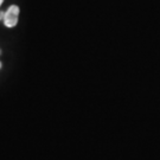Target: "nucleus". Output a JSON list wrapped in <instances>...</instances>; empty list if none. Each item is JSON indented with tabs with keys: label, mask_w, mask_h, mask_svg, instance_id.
<instances>
[{
	"label": "nucleus",
	"mask_w": 160,
	"mask_h": 160,
	"mask_svg": "<svg viewBox=\"0 0 160 160\" xmlns=\"http://www.w3.org/2000/svg\"><path fill=\"white\" fill-rule=\"evenodd\" d=\"M4 17H5V13L0 12V20H1V19H4Z\"/></svg>",
	"instance_id": "2"
},
{
	"label": "nucleus",
	"mask_w": 160,
	"mask_h": 160,
	"mask_svg": "<svg viewBox=\"0 0 160 160\" xmlns=\"http://www.w3.org/2000/svg\"><path fill=\"white\" fill-rule=\"evenodd\" d=\"M18 16H19V7L18 6H11L7 12L5 13V17H4V20H5V25L7 28H13L16 26V24L18 22Z\"/></svg>",
	"instance_id": "1"
},
{
	"label": "nucleus",
	"mask_w": 160,
	"mask_h": 160,
	"mask_svg": "<svg viewBox=\"0 0 160 160\" xmlns=\"http://www.w3.org/2000/svg\"><path fill=\"white\" fill-rule=\"evenodd\" d=\"M0 68H1V63H0Z\"/></svg>",
	"instance_id": "4"
},
{
	"label": "nucleus",
	"mask_w": 160,
	"mask_h": 160,
	"mask_svg": "<svg viewBox=\"0 0 160 160\" xmlns=\"http://www.w3.org/2000/svg\"><path fill=\"white\" fill-rule=\"evenodd\" d=\"M1 2H2V0H0V5H1Z\"/></svg>",
	"instance_id": "3"
}]
</instances>
